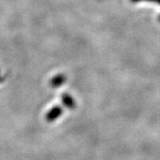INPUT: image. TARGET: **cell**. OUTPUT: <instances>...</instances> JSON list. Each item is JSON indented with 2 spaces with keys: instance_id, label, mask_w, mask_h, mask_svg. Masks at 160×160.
Here are the masks:
<instances>
[{
  "instance_id": "obj_1",
  "label": "cell",
  "mask_w": 160,
  "mask_h": 160,
  "mask_svg": "<svg viewBox=\"0 0 160 160\" xmlns=\"http://www.w3.org/2000/svg\"><path fill=\"white\" fill-rule=\"evenodd\" d=\"M62 113V109L60 106H55L46 114V119L48 121H53L58 118Z\"/></svg>"
},
{
  "instance_id": "obj_2",
  "label": "cell",
  "mask_w": 160,
  "mask_h": 160,
  "mask_svg": "<svg viewBox=\"0 0 160 160\" xmlns=\"http://www.w3.org/2000/svg\"><path fill=\"white\" fill-rule=\"evenodd\" d=\"M62 101L63 104L69 109H74L76 107L75 100L68 93H63L62 96Z\"/></svg>"
},
{
  "instance_id": "obj_3",
  "label": "cell",
  "mask_w": 160,
  "mask_h": 160,
  "mask_svg": "<svg viewBox=\"0 0 160 160\" xmlns=\"http://www.w3.org/2000/svg\"><path fill=\"white\" fill-rule=\"evenodd\" d=\"M65 81H66V77L62 74H59L52 78L50 85L52 87H58V86H62V84H64Z\"/></svg>"
},
{
  "instance_id": "obj_4",
  "label": "cell",
  "mask_w": 160,
  "mask_h": 160,
  "mask_svg": "<svg viewBox=\"0 0 160 160\" xmlns=\"http://www.w3.org/2000/svg\"><path fill=\"white\" fill-rule=\"evenodd\" d=\"M130 1L132 2V3H137V2H140V1H150V2H155V3H157L158 5L160 6V0H130Z\"/></svg>"
},
{
  "instance_id": "obj_5",
  "label": "cell",
  "mask_w": 160,
  "mask_h": 160,
  "mask_svg": "<svg viewBox=\"0 0 160 160\" xmlns=\"http://www.w3.org/2000/svg\"><path fill=\"white\" fill-rule=\"evenodd\" d=\"M158 20H159V22H160V15H159V17H158Z\"/></svg>"
}]
</instances>
